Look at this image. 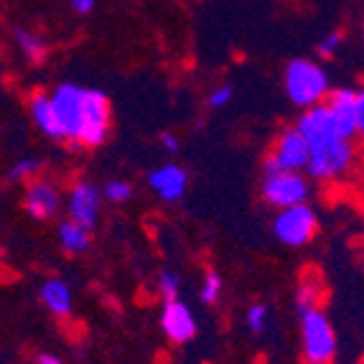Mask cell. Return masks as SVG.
<instances>
[{"label":"cell","mask_w":364,"mask_h":364,"mask_svg":"<svg viewBox=\"0 0 364 364\" xmlns=\"http://www.w3.org/2000/svg\"><path fill=\"white\" fill-rule=\"evenodd\" d=\"M286 92L298 107H311L326 100L328 77L316 61L293 59L286 67Z\"/></svg>","instance_id":"1"},{"label":"cell","mask_w":364,"mask_h":364,"mask_svg":"<svg viewBox=\"0 0 364 364\" xmlns=\"http://www.w3.org/2000/svg\"><path fill=\"white\" fill-rule=\"evenodd\" d=\"M301 336H304L306 364H334L336 334L321 309L301 314Z\"/></svg>","instance_id":"2"},{"label":"cell","mask_w":364,"mask_h":364,"mask_svg":"<svg viewBox=\"0 0 364 364\" xmlns=\"http://www.w3.org/2000/svg\"><path fill=\"white\" fill-rule=\"evenodd\" d=\"M326 107H328V112H331V120H334L339 140L354 143L364 130V95L362 92L339 87V90L326 95Z\"/></svg>","instance_id":"3"},{"label":"cell","mask_w":364,"mask_h":364,"mask_svg":"<svg viewBox=\"0 0 364 364\" xmlns=\"http://www.w3.org/2000/svg\"><path fill=\"white\" fill-rule=\"evenodd\" d=\"M51 109H54L56 125L61 130V140H72V146H79V133H82V102H85V90L72 82H64L49 95Z\"/></svg>","instance_id":"4"},{"label":"cell","mask_w":364,"mask_h":364,"mask_svg":"<svg viewBox=\"0 0 364 364\" xmlns=\"http://www.w3.org/2000/svg\"><path fill=\"white\" fill-rule=\"evenodd\" d=\"M318 230V217L309 204H296V207L280 209L273 222V232L280 242L288 247H304L316 237Z\"/></svg>","instance_id":"5"},{"label":"cell","mask_w":364,"mask_h":364,"mask_svg":"<svg viewBox=\"0 0 364 364\" xmlns=\"http://www.w3.org/2000/svg\"><path fill=\"white\" fill-rule=\"evenodd\" d=\"M262 199L275 209H288L306 204L309 181L301 171H275L262 176Z\"/></svg>","instance_id":"6"},{"label":"cell","mask_w":364,"mask_h":364,"mask_svg":"<svg viewBox=\"0 0 364 364\" xmlns=\"http://www.w3.org/2000/svg\"><path fill=\"white\" fill-rule=\"evenodd\" d=\"M354 164V146L349 140H334L328 146L309 151V164L306 171L316 181H331V178L344 176Z\"/></svg>","instance_id":"7"},{"label":"cell","mask_w":364,"mask_h":364,"mask_svg":"<svg viewBox=\"0 0 364 364\" xmlns=\"http://www.w3.org/2000/svg\"><path fill=\"white\" fill-rule=\"evenodd\" d=\"M109 133V100L100 90H85L82 102V133L79 146L97 148L105 143Z\"/></svg>","instance_id":"8"},{"label":"cell","mask_w":364,"mask_h":364,"mask_svg":"<svg viewBox=\"0 0 364 364\" xmlns=\"http://www.w3.org/2000/svg\"><path fill=\"white\" fill-rule=\"evenodd\" d=\"M309 164V146L306 140L298 135L296 128H288L278 135L273 146V153L265 161V173L275 171H301Z\"/></svg>","instance_id":"9"},{"label":"cell","mask_w":364,"mask_h":364,"mask_svg":"<svg viewBox=\"0 0 364 364\" xmlns=\"http://www.w3.org/2000/svg\"><path fill=\"white\" fill-rule=\"evenodd\" d=\"M296 130H298V135L306 140L309 151H314V148H321V146H328V143L339 140L336 128H334V120H331V112H328L326 102H318V105H311V107H306L304 115L298 117Z\"/></svg>","instance_id":"10"},{"label":"cell","mask_w":364,"mask_h":364,"mask_svg":"<svg viewBox=\"0 0 364 364\" xmlns=\"http://www.w3.org/2000/svg\"><path fill=\"white\" fill-rule=\"evenodd\" d=\"M23 207L38 222H49L56 217L61 207V196L59 188L51 181H43V178H28V188H26L23 196Z\"/></svg>","instance_id":"11"},{"label":"cell","mask_w":364,"mask_h":364,"mask_svg":"<svg viewBox=\"0 0 364 364\" xmlns=\"http://www.w3.org/2000/svg\"><path fill=\"white\" fill-rule=\"evenodd\" d=\"M100 217V191L90 181L74 183L69 191V219L74 225L85 227L87 232L95 230Z\"/></svg>","instance_id":"12"},{"label":"cell","mask_w":364,"mask_h":364,"mask_svg":"<svg viewBox=\"0 0 364 364\" xmlns=\"http://www.w3.org/2000/svg\"><path fill=\"white\" fill-rule=\"evenodd\" d=\"M161 326L164 334L176 344H186L188 339L196 336V318L186 304H181L178 298L173 301H164V311H161Z\"/></svg>","instance_id":"13"},{"label":"cell","mask_w":364,"mask_h":364,"mask_svg":"<svg viewBox=\"0 0 364 364\" xmlns=\"http://www.w3.org/2000/svg\"><path fill=\"white\" fill-rule=\"evenodd\" d=\"M186 181L188 173L181 168V166H161L148 176V183L156 188V194L161 196L164 201H178L186 191Z\"/></svg>","instance_id":"14"},{"label":"cell","mask_w":364,"mask_h":364,"mask_svg":"<svg viewBox=\"0 0 364 364\" xmlns=\"http://www.w3.org/2000/svg\"><path fill=\"white\" fill-rule=\"evenodd\" d=\"M41 301L43 306L54 316H69L72 314V291L64 280L46 278L41 283Z\"/></svg>","instance_id":"15"},{"label":"cell","mask_w":364,"mask_h":364,"mask_svg":"<svg viewBox=\"0 0 364 364\" xmlns=\"http://www.w3.org/2000/svg\"><path fill=\"white\" fill-rule=\"evenodd\" d=\"M31 115H33V120H36V125L41 128L43 135L61 140V130H59V125H56L51 100L46 92H33V95H31Z\"/></svg>","instance_id":"16"},{"label":"cell","mask_w":364,"mask_h":364,"mask_svg":"<svg viewBox=\"0 0 364 364\" xmlns=\"http://www.w3.org/2000/svg\"><path fill=\"white\" fill-rule=\"evenodd\" d=\"M59 242L67 255H85L87 250L92 247V237L85 227L74 225L72 219H67V222L59 225Z\"/></svg>","instance_id":"17"},{"label":"cell","mask_w":364,"mask_h":364,"mask_svg":"<svg viewBox=\"0 0 364 364\" xmlns=\"http://www.w3.org/2000/svg\"><path fill=\"white\" fill-rule=\"evenodd\" d=\"M16 38H18V43H21V51H23L33 64H41V61L46 59V54H49L46 41H43L41 36H36V33H31V31L16 28Z\"/></svg>","instance_id":"18"},{"label":"cell","mask_w":364,"mask_h":364,"mask_svg":"<svg viewBox=\"0 0 364 364\" xmlns=\"http://www.w3.org/2000/svg\"><path fill=\"white\" fill-rule=\"evenodd\" d=\"M318 304H321V286L311 283V280H304L296 291V309L301 314H306V311L318 309Z\"/></svg>","instance_id":"19"},{"label":"cell","mask_w":364,"mask_h":364,"mask_svg":"<svg viewBox=\"0 0 364 364\" xmlns=\"http://www.w3.org/2000/svg\"><path fill=\"white\" fill-rule=\"evenodd\" d=\"M38 168H41V161H36V158H23V161L11 166V171H8V181H28V178L36 176Z\"/></svg>","instance_id":"20"},{"label":"cell","mask_w":364,"mask_h":364,"mask_svg":"<svg viewBox=\"0 0 364 364\" xmlns=\"http://www.w3.org/2000/svg\"><path fill=\"white\" fill-rule=\"evenodd\" d=\"M219 296H222V278H219V273L209 270L207 278H204V286H201V301L204 304H217Z\"/></svg>","instance_id":"21"},{"label":"cell","mask_w":364,"mask_h":364,"mask_svg":"<svg viewBox=\"0 0 364 364\" xmlns=\"http://www.w3.org/2000/svg\"><path fill=\"white\" fill-rule=\"evenodd\" d=\"M178 286H181V280H178L176 273H161L158 275V293L164 296V301H173V298H178Z\"/></svg>","instance_id":"22"},{"label":"cell","mask_w":364,"mask_h":364,"mask_svg":"<svg viewBox=\"0 0 364 364\" xmlns=\"http://www.w3.org/2000/svg\"><path fill=\"white\" fill-rule=\"evenodd\" d=\"M112 204H122V201H128L130 194H133V186L128 181H109L102 191Z\"/></svg>","instance_id":"23"},{"label":"cell","mask_w":364,"mask_h":364,"mask_svg":"<svg viewBox=\"0 0 364 364\" xmlns=\"http://www.w3.org/2000/svg\"><path fill=\"white\" fill-rule=\"evenodd\" d=\"M341 41H344V36H341V33H328V36H323L321 41H318V46H316V54L321 56V59H331V56L339 51Z\"/></svg>","instance_id":"24"},{"label":"cell","mask_w":364,"mask_h":364,"mask_svg":"<svg viewBox=\"0 0 364 364\" xmlns=\"http://www.w3.org/2000/svg\"><path fill=\"white\" fill-rule=\"evenodd\" d=\"M265 321H267V309H265V304L250 306V311H247V326L252 328L255 334H260L262 328H265Z\"/></svg>","instance_id":"25"},{"label":"cell","mask_w":364,"mask_h":364,"mask_svg":"<svg viewBox=\"0 0 364 364\" xmlns=\"http://www.w3.org/2000/svg\"><path fill=\"white\" fill-rule=\"evenodd\" d=\"M232 95H235V92H232V87H217V90L212 92V95H209V100H207V105L212 109H219V107H225L227 102H230L232 100Z\"/></svg>","instance_id":"26"},{"label":"cell","mask_w":364,"mask_h":364,"mask_svg":"<svg viewBox=\"0 0 364 364\" xmlns=\"http://www.w3.org/2000/svg\"><path fill=\"white\" fill-rule=\"evenodd\" d=\"M161 146H164L168 153H178V138L173 133H164L161 135Z\"/></svg>","instance_id":"27"},{"label":"cell","mask_w":364,"mask_h":364,"mask_svg":"<svg viewBox=\"0 0 364 364\" xmlns=\"http://www.w3.org/2000/svg\"><path fill=\"white\" fill-rule=\"evenodd\" d=\"M69 3H72L74 11L82 13V16H87V13H90L92 8H95V0H69Z\"/></svg>","instance_id":"28"},{"label":"cell","mask_w":364,"mask_h":364,"mask_svg":"<svg viewBox=\"0 0 364 364\" xmlns=\"http://www.w3.org/2000/svg\"><path fill=\"white\" fill-rule=\"evenodd\" d=\"M38 364H64L59 357H54V354H38Z\"/></svg>","instance_id":"29"},{"label":"cell","mask_w":364,"mask_h":364,"mask_svg":"<svg viewBox=\"0 0 364 364\" xmlns=\"http://www.w3.org/2000/svg\"><path fill=\"white\" fill-rule=\"evenodd\" d=\"M0 257H3V252H0Z\"/></svg>","instance_id":"30"}]
</instances>
